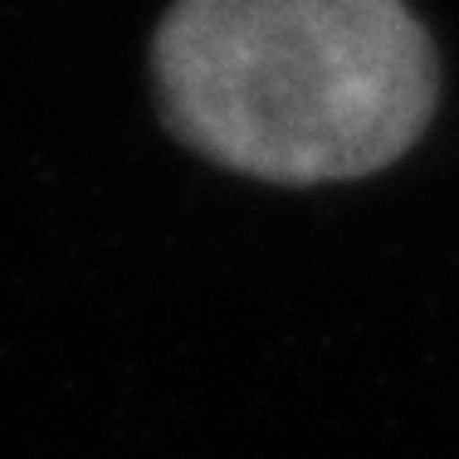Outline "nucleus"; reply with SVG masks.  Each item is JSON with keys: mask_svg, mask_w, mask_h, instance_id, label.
<instances>
[{"mask_svg": "<svg viewBox=\"0 0 459 459\" xmlns=\"http://www.w3.org/2000/svg\"><path fill=\"white\" fill-rule=\"evenodd\" d=\"M167 133L269 186L362 181L440 108V54L406 0H171L152 39Z\"/></svg>", "mask_w": 459, "mask_h": 459, "instance_id": "nucleus-1", "label": "nucleus"}]
</instances>
